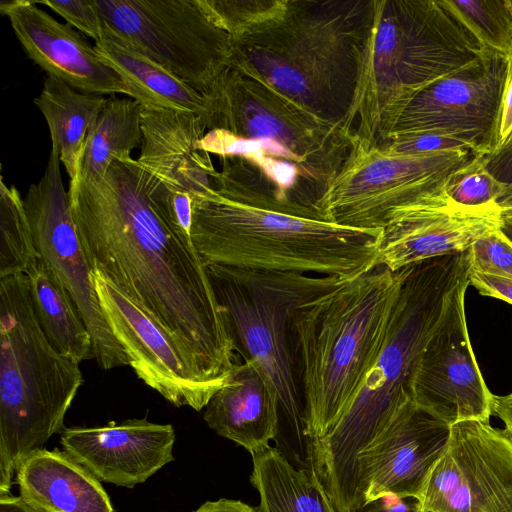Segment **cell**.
Returning a JSON list of instances; mask_svg holds the SVG:
<instances>
[{
  "instance_id": "obj_35",
  "label": "cell",
  "mask_w": 512,
  "mask_h": 512,
  "mask_svg": "<svg viewBox=\"0 0 512 512\" xmlns=\"http://www.w3.org/2000/svg\"><path fill=\"white\" fill-rule=\"evenodd\" d=\"M484 169L503 186H512V136L491 153L481 156Z\"/></svg>"
},
{
  "instance_id": "obj_21",
  "label": "cell",
  "mask_w": 512,
  "mask_h": 512,
  "mask_svg": "<svg viewBox=\"0 0 512 512\" xmlns=\"http://www.w3.org/2000/svg\"><path fill=\"white\" fill-rule=\"evenodd\" d=\"M140 165L168 188L193 199L213 190L217 173L210 154L196 143L207 130L203 116L182 110L144 106L141 113Z\"/></svg>"
},
{
  "instance_id": "obj_3",
  "label": "cell",
  "mask_w": 512,
  "mask_h": 512,
  "mask_svg": "<svg viewBox=\"0 0 512 512\" xmlns=\"http://www.w3.org/2000/svg\"><path fill=\"white\" fill-rule=\"evenodd\" d=\"M220 162L213 190L192 204L191 240L205 265L343 280L375 267L383 229L325 221L281 194L248 157Z\"/></svg>"
},
{
  "instance_id": "obj_34",
  "label": "cell",
  "mask_w": 512,
  "mask_h": 512,
  "mask_svg": "<svg viewBox=\"0 0 512 512\" xmlns=\"http://www.w3.org/2000/svg\"><path fill=\"white\" fill-rule=\"evenodd\" d=\"M60 15L66 22L81 33L98 41L103 34V20L94 0H41L35 1Z\"/></svg>"
},
{
  "instance_id": "obj_42",
  "label": "cell",
  "mask_w": 512,
  "mask_h": 512,
  "mask_svg": "<svg viewBox=\"0 0 512 512\" xmlns=\"http://www.w3.org/2000/svg\"><path fill=\"white\" fill-rule=\"evenodd\" d=\"M0 512H36L20 496L0 494Z\"/></svg>"
},
{
  "instance_id": "obj_19",
  "label": "cell",
  "mask_w": 512,
  "mask_h": 512,
  "mask_svg": "<svg viewBox=\"0 0 512 512\" xmlns=\"http://www.w3.org/2000/svg\"><path fill=\"white\" fill-rule=\"evenodd\" d=\"M501 211L498 205L459 206L443 188L390 214L375 266L398 271L426 259L465 252L479 236L499 225Z\"/></svg>"
},
{
  "instance_id": "obj_1",
  "label": "cell",
  "mask_w": 512,
  "mask_h": 512,
  "mask_svg": "<svg viewBox=\"0 0 512 512\" xmlns=\"http://www.w3.org/2000/svg\"><path fill=\"white\" fill-rule=\"evenodd\" d=\"M166 189L126 157L97 179L70 180L68 195L91 270L171 337L213 396L236 364L235 346L207 267L168 210Z\"/></svg>"
},
{
  "instance_id": "obj_28",
  "label": "cell",
  "mask_w": 512,
  "mask_h": 512,
  "mask_svg": "<svg viewBox=\"0 0 512 512\" xmlns=\"http://www.w3.org/2000/svg\"><path fill=\"white\" fill-rule=\"evenodd\" d=\"M136 99L111 95L90 125L84 142L78 175L97 179L115 158L131 157L142 145L141 113Z\"/></svg>"
},
{
  "instance_id": "obj_11",
  "label": "cell",
  "mask_w": 512,
  "mask_h": 512,
  "mask_svg": "<svg viewBox=\"0 0 512 512\" xmlns=\"http://www.w3.org/2000/svg\"><path fill=\"white\" fill-rule=\"evenodd\" d=\"M476 155L460 150L426 156L389 155L356 141L318 202L327 222L383 229L390 214L441 191L448 177Z\"/></svg>"
},
{
  "instance_id": "obj_37",
  "label": "cell",
  "mask_w": 512,
  "mask_h": 512,
  "mask_svg": "<svg viewBox=\"0 0 512 512\" xmlns=\"http://www.w3.org/2000/svg\"><path fill=\"white\" fill-rule=\"evenodd\" d=\"M355 512H422V502L415 497L385 494L366 502Z\"/></svg>"
},
{
  "instance_id": "obj_44",
  "label": "cell",
  "mask_w": 512,
  "mask_h": 512,
  "mask_svg": "<svg viewBox=\"0 0 512 512\" xmlns=\"http://www.w3.org/2000/svg\"><path fill=\"white\" fill-rule=\"evenodd\" d=\"M496 203L502 210L512 209V186L505 188Z\"/></svg>"
},
{
  "instance_id": "obj_10",
  "label": "cell",
  "mask_w": 512,
  "mask_h": 512,
  "mask_svg": "<svg viewBox=\"0 0 512 512\" xmlns=\"http://www.w3.org/2000/svg\"><path fill=\"white\" fill-rule=\"evenodd\" d=\"M103 23L207 96L231 67L229 34L202 0H94Z\"/></svg>"
},
{
  "instance_id": "obj_33",
  "label": "cell",
  "mask_w": 512,
  "mask_h": 512,
  "mask_svg": "<svg viewBox=\"0 0 512 512\" xmlns=\"http://www.w3.org/2000/svg\"><path fill=\"white\" fill-rule=\"evenodd\" d=\"M389 155L426 156L470 150L464 143L436 133L420 132L388 137L374 144Z\"/></svg>"
},
{
  "instance_id": "obj_27",
  "label": "cell",
  "mask_w": 512,
  "mask_h": 512,
  "mask_svg": "<svg viewBox=\"0 0 512 512\" xmlns=\"http://www.w3.org/2000/svg\"><path fill=\"white\" fill-rule=\"evenodd\" d=\"M26 276L35 315L51 346L79 364L93 358L91 334L58 277L40 259Z\"/></svg>"
},
{
  "instance_id": "obj_39",
  "label": "cell",
  "mask_w": 512,
  "mask_h": 512,
  "mask_svg": "<svg viewBox=\"0 0 512 512\" xmlns=\"http://www.w3.org/2000/svg\"><path fill=\"white\" fill-rule=\"evenodd\" d=\"M512 136V77L507 84L501 108V117L499 124V142L504 143Z\"/></svg>"
},
{
  "instance_id": "obj_7",
  "label": "cell",
  "mask_w": 512,
  "mask_h": 512,
  "mask_svg": "<svg viewBox=\"0 0 512 512\" xmlns=\"http://www.w3.org/2000/svg\"><path fill=\"white\" fill-rule=\"evenodd\" d=\"M83 375L49 343L24 274L0 278V494L22 462L55 433Z\"/></svg>"
},
{
  "instance_id": "obj_41",
  "label": "cell",
  "mask_w": 512,
  "mask_h": 512,
  "mask_svg": "<svg viewBox=\"0 0 512 512\" xmlns=\"http://www.w3.org/2000/svg\"><path fill=\"white\" fill-rule=\"evenodd\" d=\"M492 415L497 416L512 435V392L503 396H493Z\"/></svg>"
},
{
  "instance_id": "obj_17",
  "label": "cell",
  "mask_w": 512,
  "mask_h": 512,
  "mask_svg": "<svg viewBox=\"0 0 512 512\" xmlns=\"http://www.w3.org/2000/svg\"><path fill=\"white\" fill-rule=\"evenodd\" d=\"M92 281L105 319L137 377L176 407L205 408L212 395L196 380L171 337L97 272L92 271Z\"/></svg>"
},
{
  "instance_id": "obj_24",
  "label": "cell",
  "mask_w": 512,
  "mask_h": 512,
  "mask_svg": "<svg viewBox=\"0 0 512 512\" xmlns=\"http://www.w3.org/2000/svg\"><path fill=\"white\" fill-rule=\"evenodd\" d=\"M95 47L102 60L141 94L144 106L193 112L206 122L207 98L148 58L114 29L104 24Z\"/></svg>"
},
{
  "instance_id": "obj_30",
  "label": "cell",
  "mask_w": 512,
  "mask_h": 512,
  "mask_svg": "<svg viewBox=\"0 0 512 512\" xmlns=\"http://www.w3.org/2000/svg\"><path fill=\"white\" fill-rule=\"evenodd\" d=\"M444 3L486 49L505 56L512 71L510 0H444Z\"/></svg>"
},
{
  "instance_id": "obj_45",
  "label": "cell",
  "mask_w": 512,
  "mask_h": 512,
  "mask_svg": "<svg viewBox=\"0 0 512 512\" xmlns=\"http://www.w3.org/2000/svg\"><path fill=\"white\" fill-rule=\"evenodd\" d=\"M511 6H512V0H510Z\"/></svg>"
},
{
  "instance_id": "obj_8",
  "label": "cell",
  "mask_w": 512,
  "mask_h": 512,
  "mask_svg": "<svg viewBox=\"0 0 512 512\" xmlns=\"http://www.w3.org/2000/svg\"><path fill=\"white\" fill-rule=\"evenodd\" d=\"M206 97L208 131L221 129L241 139L244 156L291 167L306 198L318 208L354 149V133L232 66Z\"/></svg>"
},
{
  "instance_id": "obj_25",
  "label": "cell",
  "mask_w": 512,
  "mask_h": 512,
  "mask_svg": "<svg viewBox=\"0 0 512 512\" xmlns=\"http://www.w3.org/2000/svg\"><path fill=\"white\" fill-rule=\"evenodd\" d=\"M107 97L80 92L47 75L40 94L33 99L48 125L51 147L58 150L70 180L79 173L88 129Z\"/></svg>"
},
{
  "instance_id": "obj_32",
  "label": "cell",
  "mask_w": 512,
  "mask_h": 512,
  "mask_svg": "<svg viewBox=\"0 0 512 512\" xmlns=\"http://www.w3.org/2000/svg\"><path fill=\"white\" fill-rule=\"evenodd\" d=\"M468 253L471 271L512 279V242L499 225L479 236Z\"/></svg>"
},
{
  "instance_id": "obj_5",
  "label": "cell",
  "mask_w": 512,
  "mask_h": 512,
  "mask_svg": "<svg viewBox=\"0 0 512 512\" xmlns=\"http://www.w3.org/2000/svg\"><path fill=\"white\" fill-rule=\"evenodd\" d=\"M404 269L375 266L298 307L293 327L305 433L323 436L354 401L384 338Z\"/></svg>"
},
{
  "instance_id": "obj_15",
  "label": "cell",
  "mask_w": 512,
  "mask_h": 512,
  "mask_svg": "<svg viewBox=\"0 0 512 512\" xmlns=\"http://www.w3.org/2000/svg\"><path fill=\"white\" fill-rule=\"evenodd\" d=\"M468 285L469 276L451 294L410 386L413 402L450 426L466 420L489 422L492 415L494 394L483 379L467 330Z\"/></svg>"
},
{
  "instance_id": "obj_12",
  "label": "cell",
  "mask_w": 512,
  "mask_h": 512,
  "mask_svg": "<svg viewBox=\"0 0 512 512\" xmlns=\"http://www.w3.org/2000/svg\"><path fill=\"white\" fill-rule=\"evenodd\" d=\"M511 77L509 60L486 49L417 93L386 138L436 133L464 143L475 155H487L498 146L502 101Z\"/></svg>"
},
{
  "instance_id": "obj_31",
  "label": "cell",
  "mask_w": 512,
  "mask_h": 512,
  "mask_svg": "<svg viewBox=\"0 0 512 512\" xmlns=\"http://www.w3.org/2000/svg\"><path fill=\"white\" fill-rule=\"evenodd\" d=\"M481 156L476 155L448 177L444 192L453 203L473 209L497 205L496 201L506 187L484 169Z\"/></svg>"
},
{
  "instance_id": "obj_38",
  "label": "cell",
  "mask_w": 512,
  "mask_h": 512,
  "mask_svg": "<svg viewBox=\"0 0 512 512\" xmlns=\"http://www.w3.org/2000/svg\"><path fill=\"white\" fill-rule=\"evenodd\" d=\"M166 203L176 224L191 236L192 204L191 194L168 188L166 186Z\"/></svg>"
},
{
  "instance_id": "obj_40",
  "label": "cell",
  "mask_w": 512,
  "mask_h": 512,
  "mask_svg": "<svg viewBox=\"0 0 512 512\" xmlns=\"http://www.w3.org/2000/svg\"><path fill=\"white\" fill-rule=\"evenodd\" d=\"M194 512H257V510L256 507L240 500L221 498L205 502Z\"/></svg>"
},
{
  "instance_id": "obj_4",
  "label": "cell",
  "mask_w": 512,
  "mask_h": 512,
  "mask_svg": "<svg viewBox=\"0 0 512 512\" xmlns=\"http://www.w3.org/2000/svg\"><path fill=\"white\" fill-rule=\"evenodd\" d=\"M383 341L354 401L323 436L312 441L316 469L346 487L361 482L359 457L411 397V381L449 298L470 273L468 250L403 268Z\"/></svg>"
},
{
  "instance_id": "obj_14",
  "label": "cell",
  "mask_w": 512,
  "mask_h": 512,
  "mask_svg": "<svg viewBox=\"0 0 512 512\" xmlns=\"http://www.w3.org/2000/svg\"><path fill=\"white\" fill-rule=\"evenodd\" d=\"M422 511L512 512V435L479 420L452 425Z\"/></svg>"
},
{
  "instance_id": "obj_6",
  "label": "cell",
  "mask_w": 512,
  "mask_h": 512,
  "mask_svg": "<svg viewBox=\"0 0 512 512\" xmlns=\"http://www.w3.org/2000/svg\"><path fill=\"white\" fill-rule=\"evenodd\" d=\"M485 51L444 0H375L354 110L357 141L384 140L417 93Z\"/></svg>"
},
{
  "instance_id": "obj_9",
  "label": "cell",
  "mask_w": 512,
  "mask_h": 512,
  "mask_svg": "<svg viewBox=\"0 0 512 512\" xmlns=\"http://www.w3.org/2000/svg\"><path fill=\"white\" fill-rule=\"evenodd\" d=\"M235 351L254 361L274 386L305 468L311 442L305 433L293 327L298 307L347 281L335 276L256 271L206 265Z\"/></svg>"
},
{
  "instance_id": "obj_36",
  "label": "cell",
  "mask_w": 512,
  "mask_h": 512,
  "mask_svg": "<svg viewBox=\"0 0 512 512\" xmlns=\"http://www.w3.org/2000/svg\"><path fill=\"white\" fill-rule=\"evenodd\" d=\"M469 284L473 285L481 295L512 304V279L470 270Z\"/></svg>"
},
{
  "instance_id": "obj_13",
  "label": "cell",
  "mask_w": 512,
  "mask_h": 512,
  "mask_svg": "<svg viewBox=\"0 0 512 512\" xmlns=\"http://www.w3.org/2000/svg\"><path fill=\"white\" fill-rule=\"evenodd\" d=\"M60 156L51 147L45 171L23 198L34 244L42 260L70 294L93 342L94 358L109 370L129 365L102 311L92 270L81 245L60 170Z\"/></svg>"
},
{
  "instance_id": "obj_20",
  "label": "cell",
  "mask_w": 512,
  "mask_h": 512,
  "mask_svg": "<svg viewBox=\"0 0 512 512\" xmlns=\"http://www.w3.org/2000/svg\"><path fill=\"white\" fill-rule=\"evenodd\" d=\"M171 424L129 419L104 426L64 428L60 442L99 481L133 488L173 461Z\"/></svg>"
},
{
  "instance_id": "obj_23",
  "label": "cell",
  "mask_w": 512,
  "mask_h": 512,
  "mask_svg": "<svg viewBox=\"0 0 512 512\" xmlns=\"http://www.w3.org/2000/svg\"><path fill=\"white\" fill-rule=\"evenodd\" d=\"M20 497L36 512H114L100 481L66 451L38 449L17 470Z\"/></svg>"
},
{
  "instance_id": "obj_22",
  "label": "cell",
  "mask_w": 512,
  "mask_h": 512,
  "mask_svg": "<svg viewBox=\"0 0 512 512\" xmlns=\"http://www.w3.org/2000/svg\"><path fill=\"white\" fill-rule=\"evenodd\" d=\"M204 409L203 419L211 429L251 455L269 446L279 434L277 392L252 360L234 365L227 383Z\"/></svg>"
},
{
  "instance_id": "obj_26",
  "label": "cell",
  "mask_w": 512,
  "mask_h": 512,
  "mask_svg": "<svg viewBox=\"0 0 512 512\" xmlns=\"http://www.w3.org/2000/svg\"><path fill=\"white\" fill-rule=\"evenodd\" d=\"M252 462L257 512H337L316 475L293 465L279 448L265 447Z\"/></svg>"
},
{
  "instance_id": "obj_2",
  "label": "cell",
  "mask_w": 512,
  "mask_h": 512,
  "mask_svg": "<svg viewBox=\"0 0 512 512\" xmlns=\"http://www.w3.org/2000/svg\"><path fill=\"white\" fill-rule=\"evenodd\" d=\"M231 66L354 133L375 0H219Z\"/></svg>"
},
{
  "instance_id": "obj_16",
  "label": "cell",
  "mask_w": 512,
  "mask_h": 512,
  "mask_svg": "<svg viewBox=\"0 0 512 512\" xmlns=\"http://www.w3.org/2000/svg\"><path fill=\"white\" fill-rule=\"evenodd\" d=\"M451 426L417 406L404 402L360 455L367 501L385 494L415 497L421 502L432 471L444 455Z\"/></svg>"
},
{
  "instance_id": "obj_46",
  "label": "cell",
  "mask_w": 512,
  "mask_h": 512,
  "mask_svg": "<svg viewBox=\"0 0 512 512\" xmlns=\"http://www.w3.org/2000/svg\"><path fill=\"white\" fill-rule=\"evenodd\" d=\"M422 512H424V511H422Z\"/></svg>"
},
{
  "instance_id": "obj_29",
  "label": "cell",
  "mask_w": 512,
  "mask_h": 512,
  "mask_svg": "<svg viewBox=\"0 0 512 512\" xmlns=\"http://www.w3.org/2000/svg\"><path fill=\"white\" fill-rule=\"evenodd\" d=\"M31 227L18 189L0 181V278L28 275L38 264Z\"/></svg>"
},
{
  "instance_id": "obj_43",
  "label": "cell",
  "mask_w": 512,
  "mask_h": 512,
  "mask_svg": "<svg viewBox=\"0 0 512 512\" xmlns=\"http://www.w3.org/2000/svg\"><path fill=\"white\" fill-rule=\"evenodd\" d=\"M499 228L512 242V209L502 210L499 217Z\"/></svg>"
},
{
  "instance_id": "obj_18",
  "label": "cell",
  "mask_w": 512,
  "mask_h": 512,
  "mask_svg": "<svg viewBox=\"0 0 512 512\" xmlns=\"http://www.w3.org/2000/svg\"><path fill=\"white\" fill-rule=\"evenodd\" d=\"M0 12L9 19L27 56L47 75L86 94H123L144 106L141 94L102 60L95 45L68 23L57 21L35 1H3Z\"/></svg>"
}]
</instances>
